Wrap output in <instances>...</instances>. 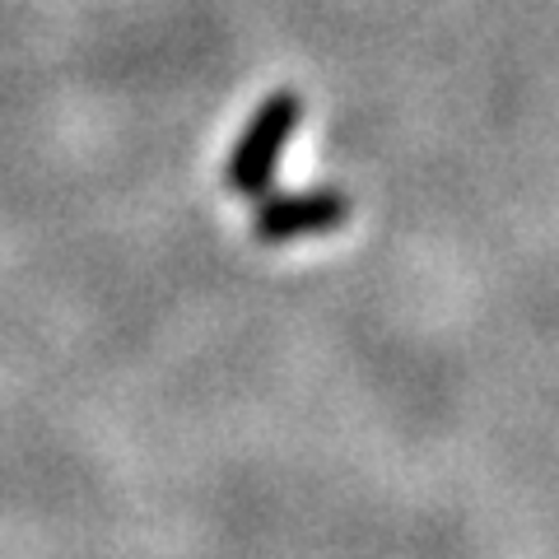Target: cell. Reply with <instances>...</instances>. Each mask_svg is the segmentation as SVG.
<instances>
[{"instance_id": "obj_1", "label": "cell", "mask_w": 559, "mask_h": 559, "mask_svg": "<svg viewBox=\"0 0 559 559\" xmlns=\"http://www.w3.org/2000/svg\"><path fill=\"white\" fill-rule=\"evenodd\" d=\"M299 121H304V98L289 94V90L257 103V112L248 117V127H242L229 164H224V182H229L234 197L261 201L275 187L280 154H285L289 135L299 131Z\"/></svg>"}, {"instance_id": "obj_2", "label": "cell", "mask_w": 559, "mask_h": 559, "mask_svg": "<svg viewBox=\"0 0 559 559\" xmlns=\"http://www.w3.org/2000/svg\"><path fill=\"white\" fill-rule=\"evenodd\" d=\"M349 219V197L341 187H312L299 191V197H266L257 201V215H252V234L261 242H299V238H318L341 229Z\"/></svg>"}]
</instances>
